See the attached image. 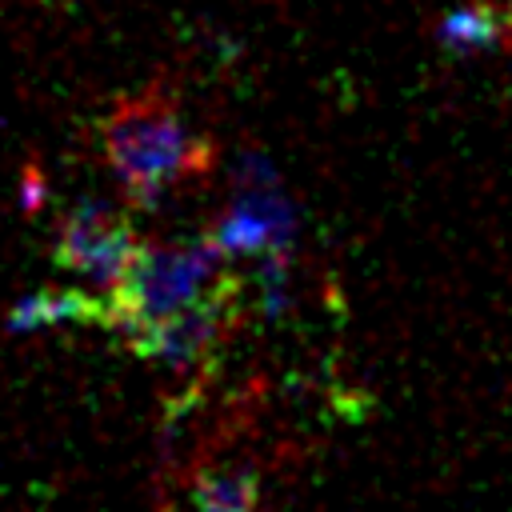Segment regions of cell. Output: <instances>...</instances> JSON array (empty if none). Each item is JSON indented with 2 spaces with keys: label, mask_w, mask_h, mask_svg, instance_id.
Returning a JSON list of instances; mask_svg holds the SVG:
<instances>
[{
  "label": "cell",
  "mask_w": 512,
  "mask_h": 512,
  "mask_svg": "<svg viewBox=\"0 0 512 512\" xmlns=\"http://www.w3.org/2000/svg\"><path fill=\"white\" fill-rule=\"evenodd\" d=\"M100 148L136 204H156L172 184L212 168V144L196 136L160 92L128 96L100 120Z\"/></svg>",
  "instance_id": "6da1fadb"
},
{
  "label": "cell",
  "mask_w": 512,
  "mask_h": 512,
  "mask_svg": "<svg viewBox=\"0 0 512 512\" xmlns=\"http://www.w3.org/2000/svg\"><path fill=\"white\" fill-rule=\"evenodd\" d=\"M228 280V252L212 236L188 244H140L128 272L108 292L104 328L132 340L136 332L212 296Z\"/></svg>",
  "instance_id": "7a4b0ae2"
},
{
  "label": "cell",
  "mask_w": 512,
  "mask_h": 512,
  "mask_svg": "<svg viewBox=\"0 0 512 512\" xmlns=\"http://www.w3.org/2000/svg\"><path fill=\"white\" fill-rule=\"evenodd\" d=\"M212 240L228 252V256H272V252H288L296 240V212L288 204V196L280 192L276 168L248 152L236 164V200L232 208L216 220Z\"/></svg>",
  "instance_id": "3957f363"
},
{
  "label": "cell",
  "mask_w": 512,
  "mask_h": 512,
  "mask_svg": "<svg viewBox=\"0 0 512 512\" xmlns=\"http://www.w3.org/2000/svg\"><path fill=\"white\" fill-rule=\"evenodd\" d=\"M240 320V280L232 276L224 288H216L212 296L188 304L184 312L136 332L132 340H124L136 356L156 360L172 372H200L220 344L228 340V332Z\"/></svg>",
  "instance_id": "277c9868"
},
{
  "label": "cell",
  "mask_w": 512,
  "mask_h": 512,
  "mask_svg": "<svg viewBox=\"0 0 512 512\" xmlns=\"http://www.w3.org/2000/svg\"><path fill=\"white\" fill-rule=\"evenodd\" d=\"M136 248H140V240L120 212H112L104 204H80L64 216L52 256L60 268L84 276L92 288H100L108 296L120 284V276L128 272Z\"/></svg>",
  "instance_id": "5b68a950"
},
{
  "label": "cell",
  "mask_w": 512,
  "mask_h": 512,
  "mask_svg": "<svg viewBox=\"0 0 512 512\" xmlns=\"http://www.w3.org/2000/svg\"><path fill=\"white\" fill-rule=\"evenodd\" d=\"M108 316V296L88 292V288H40L24 296L8 312L12 332H32V328H52V324H104Z\"/></svg>",
  "instance_id": "8992f818"
},
{
  "label": "cell",
  "mask_w": 512,
  "mask_h": 512,
  "mask_svg": "<svg viewBox=\"0 0 512 512\" xmlns=\"http://www.w3.org/2000/svg\"><path fill=\"white\" fill-rule=\"evenodd\" d=\"M196 512H256L260 508V472L248 464H208L192 476Z\"/></svg>",
  "instance_id": "52a82bcc"
},
{
  "label": "cell",
  "mask_w": 512,
  "mask_h": 512,
  "mask_svg": "<svg viewBox=\"0 0 512 512\" xmlns=\"http://www.w3.org/2000/svg\"><path fill=\"white\" fill-rule=\"evenodd\" d=\"M504 32V20L492 4H460L440 20V44L452 52H480L492 48Z\"/></svg>",
  "instance_id": "ba28073f"
},
{
  "label": "cell",
  "mask_w": 512,
  "mask_h": 512,
  "mask_svg": "<svg viewBox=\"0 0 512 512\" xmlns=\"http://www.w3.org/2000/svg\"><path fill=\"white\" fill-rule=\"evenodd\" d=\"M164 512H168V508H164Z\"/></svg>",
  "instance_id": "9c48e42d"
}]
</instances>
